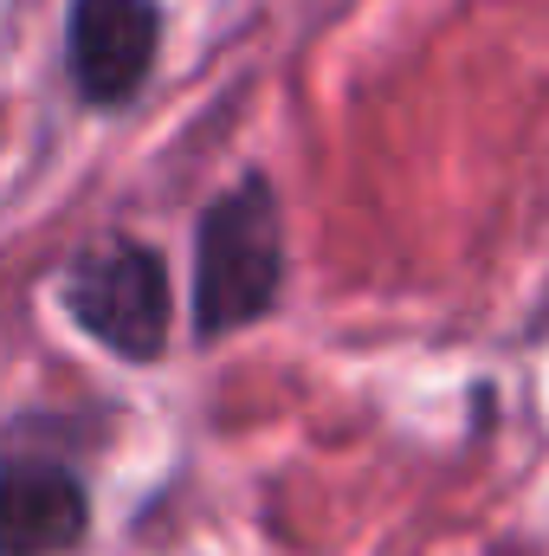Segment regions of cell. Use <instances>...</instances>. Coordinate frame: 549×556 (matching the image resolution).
Returning a JSON list of instances; mask_svg holds the SVG:
<instances>
[{
    "mask_svg": "<svg viewBox=\"0 0 549 556\" xmlns=\"http://www.w3.org/2000/svg\"><path fill=\"white\" fill-rule=\"evenodd\" d=\"M284 291V220L266 175L233 181L194 227V337L220 343L272 317Z\"/></svg>",
    "mask_w": 549,
    "mask_h": 556,
    "instance_id": "1",
    "label": "cell"
},
{
    "mask_svg": "<svg viewBox=\"0 0 549 556\" xmlns=\"http://www.w3.org/2000/svg\"><path fill=\"white\" fill-rule=\"evenodd\" d=\"M65 311L78 317L85 337H98L111 356L124 363H155L168 350V324H175V285L155 247L117 240L78 260V273L65 278Z\"/></svg>",
    "mask_w": 549,
    "mask_h": 556,
    "instance_id": "2",
    "label": "cell"
},
{
    "mask_svg": "<svg viewBox=\"0 0 549 556\" xmlns=\"http://www.w3.org/2000/svg\"><path fill=\"white\" fill-rule=\"evenodd\" d=\"M162 52V7L155 0H72L65 13V65L85 104H124Z\"/></svg>",
    "mask_w": 549,
    "mask_h": 556,
    "instance_id": "3",
    "label": "cell"
},
{
    "mask_svg": "<svg viewBox=\"0 0 549 556\" xmlns=\"http://www.w3.org/2000/svg\"><path fill=\"white\" fill-rule=\"evenodd\" d=\"M91 531V498L59 459L0 466V556H65Z\"/></svg>",
    "mask_w": 549,
    "mask_h": 556,
    "instance_id": "4",
    "label": "cell"
}]
</instances>
